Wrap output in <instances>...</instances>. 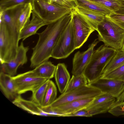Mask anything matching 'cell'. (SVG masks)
I'll return each mask as SVG.
<instances>
[{
	"label": "cell",
	"mask_w": 124,
	"mask_h": 124,
	"mask_svg": "<svg viewBox=\"0 0 124 124\" xmlns=\"http://www.w3.org/2000/svg\"><path fill=\"white\" fill-rule=\"evenodd\" d=\"M32 9L31 3L27 4L24 6L19 14L16 24L17 30L19 33L23 28L30 22Z\"/></svg>",
	"instance_id": "24"
},
{
	"label": "cell",
	"mask_w": 124,
	"mask_h": 124,
	"mask_svg": "<svg viewBox=\"0 0 124 124\" xmlns=\"http://www.w3.org/2000/svg\"><path fill=\"white\" fill-rule=\"evenodd\" d=\"M73 10L57 21L47 25L45 29L37 33L38 42L33 48L30 59V67L35 68L51 57L53 49L60 36L74 15Z\"/></svg>",
	"instance_id": "1"
},
{
	"label": "cell",
	"mask_w": 124,
	"mask_h": 124,
	"mask_svg": "<svg viewBox=\"0 0 124 124\" xmlns=\"http://www.w3.org/2000/svg\"><path fill=\"white\" fill-rule=\"evenodd\" d=\"M25 5H21L14 8L0 11V17L2 18L8 28L17 32V23L18 16Z\"/></svg>",
	"instance_id": "17"
},
{
	"label": "cell",
	"mask_w": 124,
	"mask_h": 124,
	"mask_svg": "<svg viewBox=\"0 0 124 124\" xmlns=\"http://www.w3.org/2000/svg\"><path fill=\"white\" fill-rule=\"evenodd\" d=\"M0 88L5 96L14 100L18 95L12 77L2 72L0 73Z\"/></svg>",
	"instance_id": "19"
},
{
	"label": "cell",
	"mask_w": 124,
	"mask_h": 124,
	"mask_svg": "<svg viewBox=\"0 0 124 124\" xmlns=\"http://www.w3.org/2000/svg\"><path fill=\"white\" fill-rule=\"evenodd\" d=\"M123 11V12H122V13H124V10H122L121 11Z\"/></svg>",
	"instance_id": "37"
},
{
	"label": "cell",
	"mask_w": 124,
	"mask_h": 124,
	"mask_svg": "<svg viewBox=\"0 0 124 124\" xmlns=\"http://www.w3.org/2000/svg\"><path fill=\"white\" fill-rule=\"evenodd\" d=\"M80 116L90 117L92 116L85 109H82L74 113L67 115L66 116Z\"/></svg>",
	"instance_id": "33"
},
{
	"label": "cell",
	"mask_w": 124,
	"mask_h": 124,
	"mask_svg": "<svg viewBox=\"0 0 124 124\" xmlns=\"http://www.w3.org/2000/svg\"><path fill=\"white\" fill-rule=\"evenodd\" d=\"M88 84L116 99L124 91V82L117 80L100 78Z\"/></svg>",
	"instance_id": "11"
},
{
	"label": "cell",
	"mask_w": 124,
	"mask_h": 124,
	"mask_svg": "<svg viewBox=\"0 0 124 124\" xmlns=\"http://www.w3.org/2000/svg\"><path fill=\"white\" fill-rule=\"evenodd\" d=\"M33 0H1L0 11H3L21 5L32 3Z\"/></svg>",
	"instance_id": "29"
},
{
	"label": "cell",
	"mask_w": 124,
	"mask_h": 124,
	"mask_svg": "<svg viewBox=\"0 0 124 124\" xmlns=\"http://www.w3.org/2000/svg\"><path fill=\"white\" fill-rule=\"evenodd\" d=\"M54 77L60 92L63 93L70 79V74L64 63H59L56 66Z\"/></svg>",
	"instance_id": "20"
},
{
	"label": "cell",
	"mask_w": 124,
	"mask_h": 124,
	"mask_svg": "<svg viewBox=\"0 0 124 124\" xmlns=\"http://www.w3.org/2000/svg\"><path fill=\"white\" fill-rule=\"evenodd\" d=\"M116 51L104 45L94 50L83 73L87 79L88 84L101 77L104 68Z\"/></svg>",
	"instance_id": "2"
},
{
	"label": "cell",
	"mask_w": 124,
	"mask_h": 124,
	"mask_svg": "<svg viewBox=\"0 0 124 124\" xmlns=\"http://www.w3.org/2000/svg\"><path fill=\"white\" fill-rule=\"evenodd\" d=\"M29 49L28 47L25 46L23 42H21L18 47L16 57L9 62L0 64V71L12 77L15 76L19 66L27 63V53Z\"/></svg>",
	"instance_id": "12"
},
{
	"label": "cell",
	"mask_w": 124,
	"mask_h": 124,
	"mask_svg": "<svg viewBox=\"0 0 124 124\" xmlns=\"http://www.w3.org/2000/svg\"><path fill=\"white\" fill-rule=\"evenodd\" d=\"M98 39L104 45L116 50L122 49L124 43V29L105 17L98 26Z\"/></svg>",
	"instance_id": "3"
},
{
	"label": "cell",
	"mask_w": 124,
	"mask_h": 124,
	"mask_svg": "<svg viewBox=\"0 0 124 124\" xmlns=\"http://www.w3.org/2000/svg\"><path fill=\"white\" fill-rule=\"evenodd\" d=\"M99 42L96 39L90 45L86 50L83 52L78 51L75 54L73 60L72 71L73 75L76 76L83 74L90 62L94 48Z\"/></svg>",
	"instance_id": "13"
},
{
	"label": "cell",
	"mask_w": 124,
	"mask_h": 124,
	"mask_svg": "<svg viewBox=\"0 0 124 124\" xmlns=\"http://www.w3.org/2000/svg\"><path fill=\"white\" fill-rule=\"evenodd\" d=\"M124 102V91L120 96L117 98L112 107Z\"/></svg>",
	"instance_id": "34"
},
{
	"label": "cell",
	"mask_w": 124,
	"mask_h": 124,
	"mask_svg": "<svg viewBox=\"0 0 124 124\" xmlns=\"http://www.w3.org/2000/svg\"><path fill=\"white\" fill-rule=\"evenodd\" d=\"M116 98L107 93L102 92L94 98L85 109L92 116L108 112Z\"/></svg>",
	"instance_id": "10"
},
{
	"label": "cell",
	"mask_w": 124,
	"mask_h": 124,
	"mask_svg": "<svg viewBox=\"0 0 124 124\" xmlns=\"http://www.w3.org/2000/svg\"><path fill=\"white\" fill-rule=\"evenodd\" d=\"M12 103L18 107L33 115L42 116H50L43 110L42 106L31 100L23 99L20 95L14 100Z\"/></svg>",
	"instance_id": "15"
},
{
	"label": "cell",
	"mask_w": 124,
	"mask_h": 124,
	"mask_svg": "<svg viewBox=\"0 0 124 124\" xmlns=\"http://www.w3.org/2000/svg\"><path fill=\"white\" fill-rule=\"evenodd\" d=\"M74 13L72 21L75 46L76 49L83 45L90 34L95 30L79 15L75 12Z\"/></svg>",
	"instance_id": "9"
},
{
	"label": "cell",
	"mask_w": 124,
	"mask_h": 124,
	"mask_svg": "<svg viewBox=\"0 0 124 124\" xmlns=\"http://www.w3.org/2000/svg\"><path fill=\"white\" fill-rule=\"evenodd\" d=\"M56 66L48 61L43 62L32 70L37 77L50 79L54 76Z\"/></svg>",
	"instance_id": "21"
},
{
	"label": "cell",
	"mask_w": 124,
	"mask_h": 124,
	"mask_svg": "<svg viewBox=\"0 0 124 124\" xmlns=\"http://www.w3.org/2000/svg\"><path fill=\"white\" fill-rule=\"evenodd\" d=\"M50 80L47 79L32 93L31 100L41 106Z\"/></svg>",
	"instance_id": "28"
},
{
	"label": "cell",
	"mask_w": 124,
	"mask_h": 124,
	"mask_svg": "<svg viewBox=\"0 0 124 124\" xmlns=\"http://www.w3.org/2000/svg\"><path fill=\"white\" fill-rule=\"evenodd\" d=\"M101 78L113 79L124 82V65L102 76Z\"/></svg>",
	"instance_id": "30"
},
{
	"label": "cell",
	"mask_w": 124,
	"mask_h": 124,
	"mask_svg": "<svg viewBox=\"0 0 124 124\" xmlns=\"http://www.w3.org/2000/svg\"><path fill=\"white\" fill-rule=\"evenodd\" d=\"M105 17L124 29V13L112 12Z\"/></svg>",
	"instance_id": "31"
},
{
	"label": "cell",
	"mask_w": 124,
	"mask_h": 124,
	"mask_svg": "<svg viewBox=\"0 0 124 124\" xmlns=\"http://www.w3.org/2000/svg\"><path fill=\"white\" fill-rule=\"evenodd\" d=\"M18 95L33 92L47 79L36 76L32 70L12 77Z\"/></svg>",
	"instance_id": "8"
},
{
	"label": "cell",
	"mask_w": 124,
	"mask_h": 124,
	"mask_svg": "<svg viewBox=\"0 0 124 124\" xmlns=\"http://www.w3.org/2000/svg\"><path fill=\"white\" fill-rule=\"evenodd\" d=\"M101 93L99 89L88 84L68 92L62 94L50 106L52 107H55L74 101L94 98Z\"/></svg>",
	"instance_id": "7"
},
{
	"label": "cell",
	"mask_w": 124,
	"mask_h": 124,
	"mask_svg": "<svg viewBox=\"0 0 124 124\" xmlns=\"http://www.w3.org/2000/svg\"><path fill=\"white\" fill-rule=\"evenodd\" d=\"M72 17L55 46L51 57L57 59L65 58L76 49L73 31Z\"/></svg>",
	"instance_id": "6"
},
{
	"label": "cell",
	"mask_w": 124,
	"mask_h": 124,
	"mask_svg": "<svg viewBox=\"0 0 124 124\" xmlns=\"http://www.w3.org/2000/svg\"><path fill=\"white\" fill-rule=\"evenodd\" d=\"M31 4L32 13L48 24L57 21L74 9L55 3L49 4L43 0H33Z\"/></svg>",
	"instance_id": "5"
},
{
	"label": "cell",
	"mask_w": 124,
	"mask_h": 124,
	"mask_svg": "<svg viewBox=\"0 0 124 124\" xmlns=\"http://www.w3.org/2000/svg\"><path fill=\"white\" fill-rule=\"evenodd\" d=\"M77 5L105 16L112 12L101 5L87 0H75L73 1Z\"/></svg>",
	"instance_id": "22"
},
{
	"label": "cell",
	"mask_w": 124,
	"mask_h": 124,
	"mask_svg": "<svg viewBox=\"0 0 124 124\" xmlns=\"http://www.w3.org/2000/svg\"><path fill=\"white\" fill-rule=\"evenodd\" d=\"M74 10L75 13L81 16L95 30L105 18L104 16L77 5H75Z\"/></svg>",
	"instance_id": "16"
},
{
	"label": "cell",
	"mask_w": 124,
	"mask_h": 124,
	"mask_svg": "<svg viewBox=\"0 0 124 124\" xmlns=\"http://www.w3.org/2000/svg\"><path fill=\"white\" fill-rule=\"evenodd\" d=\"M57 89L54 82L50 80L41 105L42 107L50 106L56 99Z\"/></svg>",
	"instance_id": "26"
},
{
	"label": "cell",
	"mask_w": 124,
	"mask_h": 124,
	"mask_svg": "<svg viewBox=\"0 0 124 124\" xmlns=\"http://www.w3.org/2000/svg\"><path fill=\"white\" fill-rule=\"evenodd\" d=\"M124 65V50H117L104 68L101 76Z\"/></svg>",
	"instance_id": "23"
},
{
	"label": "cell",
	"mask_w": 124,
	"mask_h": 124,
	"mask_svg": "<svg viewBox=\"0 0 124 124\" xmlns=\"http://www.w3.org/2000/svg\"><path fill=\"white\" fill-rule=\"evenodd\" d=\"M31 20L22 30L19 35V39L24 40L28 37L37 33L41 27L48 24L39 18L33 13Z\"/></svg>",
	"instance_id": "18"
},
{
	"label": "cell",
	"mask_w": 124,
	"mask_h": 124,
	"mask_svg": "<svg viewBox=\"0 0 124 124\" xmlns=\"http://www.w3.org/2000/svg\"><path fill=\"white\" fill-rule=\"evenodd\" d=\"M99 4L112 12H117L124 10V0H87Z\"/></svg>",
	"instance_id": "25"
},
{
	"label": "cell",
	"mask_w": 124,
	"mask_h": 124,
	"mask_svg": "<svg viewBox=\"0 0 124 124\" xmlns=\"http://www.w3.org/2000/svg\"><path fill=\"white\" fill-rule=\"evenodd\" d=\"M122 49H123V50H124V45H123V48H122Z\"/></svg>",
	"instance_id": "36"
},
{
	"label": "cell",
	"mask_w": 124,
	"mask_h": 124,
	"mask_svg": "<svg viewBox=\"0 0 124 124\" xmlns=\"http://www.w3.org/2000/svg\"><path fill=\"white\" fill-rule=\"evenodd\" d=\"M68 0V1H72L75 0Z\"/></svg>",
	"instance_id": "35"
},
{
	"label": "cell",
	"mask_w": 124,
	"mask_h": 124,
	"mask_svg": "<svg viewBox=\"0 0 124 124\" xmlns=\"http://www.w3.org/2000/svg\"><path fill=\"white\" fill-rule=\"evenodd\" d=\"M0 20V64H2L16 57L19 33L9 29L1 17Z\"/></svg>",
	"instance_id": "4"
},
{
	"label": "cell",
	"mask_w": 124,
	"mask_h": 124,
	"mask_svg": "<svg viewBox=\"0 0 124 124\" xmlns=\"http://www.w3.org/2000/svg\"><path fill=\"white\" fill-rule=\"evenodd\" d=\"M108 112L115 116L124 115V102L112 107Z\"/></svg>",
	"instance_id": "32"
},
{
	"label": "cell",
	"mask_w": 124,
	"mask_h": 124,
	"mask_svg": "<svg viewBox=\"0 0 124 124\" xmlns=\"http://www.w3.org/2000/svg\"><path fill=\"white\" fill-rule=\"evenodd\" d=\"M87 83V80L83 74L76 76L72 75L64 93L68 92L80 86L86 85Z\"/></svg>",
	"instance_id": "27"
},
{
	"label": "cell",
	"mask_w": 124,
	"mask_h": 124,
	"mask_svg": "<svg viewBox=\"0 0 124 124\" xmlns=\"http://www.w3.org/2000/svg\"><path fill=\"white\" fill-rule=\"evenodd\" d=\"M94 98H89L74 101L55 107L50 106L54 111L62 115L63 117H65L67 115L85 109Z\"/></svg>",
	"instance_id": "14"
}]
</instances>
